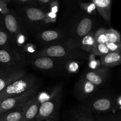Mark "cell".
Returning a JSON list of instances; mask_svg holds the SVG:
<instances>
[{
    "label": "cell",
    "instance_id": "obj_1",
    "mask_svg": "<svg viewBox=\"0 0 121 121\" xmlns=\"http://www.w3.org/2000/svg\"><path fill=\"white\" fill-rule=\"evenodd\" d=\"M91 54L82 49L79 41L70 38L59 44L47 46L34 53L33 57L48 56L67 60L82 61L89 59Z\"/></svg>",
    "mask_w": 121,
    "mask_h": 121
},
{
    "label": "cell",
    "instance_id": "obj_11",
    "mask_svg": "<svg viewBox=\"0 0 121 121\" xmlns=\"http://www.w3.org/2000/svg\"><path fill=\"white\" fill-rule=\"evenodd\" d=\"M39 40L47 46L59 44L69 39H66V34L58 30H47L40 33Z\"/></svg>",
    "mask_w": 121,
    "mask_h": 121
},
{
    "label": "cell",
    "instance_id": "obj_24",
    "mask_svg": "<svg viewBox=\"0 0 121 121\" xmlns=\"http://www.w3.org/2000/svg\"><path fill=\"white\" fill-rule=\"evenodd\" d=\"M108 43H119L121 41V34L113 28H109L106 31Z\"/></svg>",
    "mask_w": 121,
    "mask_h": 121
},
{
    "label": "cell",
    "instance_id": "obj_12",
    "mask_svg": "<svg viewBox=\"0 0 121 121\" xmlns=\"http://www.w3.org/2000/svg\"><path fill=\"white\" fill-rule=\"evenodd\" d=\"M3 16L4 26L5 28L15 39L20 34L24 33L22 24L16 14L9 11Z\"/></svg>",
    "mask_w": 121,
    "mask_h": 121
},
{
    "label": "cell",
    "instance_id": "obj_4",
    "mask_svg": "<svg viewBox=\"0 0 121 121\" xmlns=\"http://www.w3.org/2000/svg\"><path fill=\"white\" fill-rule=\"evenodd\" d=\"M61 99V87L59 86L52 92L49 99L41 104L36 121L56 119Z\"/></svg>",
    "mask_w": 121,
    "mask_h": 121
},
{
    "label": "cell",
    "instance_id": "obj_2",
    "mask_svg": "<svg viewBox=\"0 0 121 121\" xmlns=\"http://www.w3.org/2000/svg\"><path fill=\"white\" fill-rule=\"evenodd\" d=\"M37 84V77L27 73L12 82L0 92V101L25 93Z\"/></svg>",
    "mask_w": 121,
    "mask_h": 121
},
{
    "label": "cell",
    "instance_id": "obj_19",
    "mask_svg": "<svg viewBox=\"0 0 121 121\" xmlns=\"http://www.w3.org/2000/svg\"><path fill=\"white\" fill-rule=\"evenodd\" d=\"M70 121H96V117L94 113L87 107H85L76 112Z\"/></svg>",
    "mask_w": 121,
    "mask_h": 121
},
{
    "label": "cell",
    "instance_id": "obj_23",
    "mask_svg": "<svg viewBox=\"0 0 121 121\" xmlns=\"http://www.w3.org/2000/svg\"><path fill=\"white\" fill-rule=\"evenodd\" d=\"M107 30L104 28H100L94 33L95 39L97 44H106L108 43Z\"/></svg>",
    "mask_w": 121,
    "mask_h": 121
},
{
    "label": "cell",
    "instance_id": "obj_38",
    "mask_svg": "<svg viewBox=\"0 0 121 121\" xmlns=\"http://www.w3.org/2000/svg\"><path fill=\"white\" fill-rule=\"evenodd\" d=\"M2 24H1V22H0V31H1V30H4L3 27H2Z\"/></svg>",
    "mask_w": 121,
    "mask_h": 121
},
{
    "label": "cell",
    "instance_id": "obj_29",
    "mask_svg": "<svg viewBox=\"0 0 121 121\" xmlns=\"http://www.w3.org/2000/svg\"><path fill=\"white\" fill-rule=\"evenodd\" d=\"M95 56V55L92 53H91V55L89 56V66L91 69V70H95L99 68V66L101 65L100 60L99 61L98 60H96Z\"/></svg>",
    "mask_w": 121,
    "mask_h": 121
},
{
    "label": "cell",
    "instance_id": "obj_3",
    "mask_svg": "<svg viewBox=\"0 0 121 121\" xmlns=\"http://www.w3.org/2000/svg\"><path fill=\"white\" fill-rule=\"evenodd\" d=\"M72 13L75 20L73 24V37L72 39L79 41L83 37L92 33L95 25L94 18L85 13L80 7L79 9H73Z\"/></svg>",
    "mask_w": 121,
    "mask_h": 121
},
{
    "label": "cell",
    "instance_id": "obj_10",
    "mask_svg": "<svg viewBox=\"0 0 121 121\" xmlns=\"http://www.w3.org/2000/svg\"><path fill=\"white\" fill-rule=\"evenodd\" d=\"M97 87L82 76L75 85L74 93L76 97L80 100H85L94 95Z\"/></svg>",
    "mask_w": 121,
    "mask_h": 121
},
{
    "label": "cell",
    "instance_id": "obj_22",
    "mask_svg": "<svg viewBox=\"0 0 121 121\" xmlns=\"http://www.w3.org/2000/svg\"><path fill=\"white\" fill-rule=\"evenodd\" d=\"M77 2L82 10L86 14L91 15H96L99 14L95 5L92 2H83L81 0H77Z\"/></svg>",
    "mask_w": 121,
    "mask_h": 121
},
{
    "label": "cell",
    "instance_id": "obj_15",
    "mask_svg": "<svg viewBox=\"0 0 121 121\" xmlns=\"http://www.w3.org/2000/svg\"><path fill=\"white\" fill-rule=\"evenodd\" d=\"M96 7L97 11L105 21L109 23L111 17V8L113 0H91Z\"/></svg>",
    "mask_w": 121,
    "mask_h": 121
},
{
    "label": "cell",
    "instance_id": "obj_33",
    "mask_svg": "<svg viewBox=\"0 0 121 121\" xmlns=\"http://www.w3.org/2000/svg\"><path fill=\"white\" fill-rule=\"evenodd\" d=\"M17 3L23 4L24 5H30L33 7H39L35 0H13Z\"/></svg>",
    "mask_w": 121,
    "mask_h": 121
},
{
    "label": "cell",
    "instance_id": "obj_16",
    "mask_svg": "<svg viewBox=\"0 0 121 121\" xmlns=\"http://www.w3.org/2000/svg\"><path fill=\"white\" fill-rule=\"evenodd\" d=\"M41 102L35 96L31 100L27 103L22 121H36V118L39 112Z\"/></svg>",
    "mask_w": 121,
    "mask_h": 121
},
{
    "label": "cell",
    "instance_id": "obj_9",
    "mask_svg": "<svg viewBox=\"0 0 121 121\" xmlns=\"http://www.w3.org/2000/svg\"><path fill=\"white\" fill-rule=\"evenodd\" d=\"M87 108L93 113L103 114L111 112L115 107V101L112 97H100L91 100Z\"/></svg>",
    "mask_w": 121,
    "mask_h": 121
},
{
    "label": "cell",
    "instance_id": "obj_31",
    "mask_svg": "<svg viewBox=\"0 0 121 121\" xmlns=\"http://www.w3.org/2000/svg\"><path fill=\"white\" fill-rule=\"evenodd\" d=\"M39 7L43 8L45 11H48V7L53 0H35Z\"/></svg>",
    "mask_w": 121,
    "mask_h": 121
},
{
    "label": "cell",
    "instance_id": "obj_7",
    "mask_svg": "<svg viewBox=\"0 0 121 121\" xmlns=\"http://www.w3.org/2000/svg\"><path fill=\"white\" fill-rule=\"evenodd\" d=\"M24 57L17 47L0 48V65L2 67L25 66Z\"/></svg>",
    "mask_w": 121,
    "mask_h": 121
},
{
    "label": "cell",
    "instance_id": "obj_17",
    "mask_svg": "<svg viewBox=\"0 0 121 121\" xmlns=\"http://www.w3.org/2000/svg\"><path fill=\"white\" fill-rule=\"evenodd\" d=\"M27 103L23 106L12 109L0 115V121H22Z\"/></svg>",
    "mask_w": 121,
    "mask_h": 121
},
{
    "label": "cell",
    "instance_id": "obj_5",
    "mask_svg": "<svg viewBox=\"0 0 121 121\" xmlns=\"http://www.w3.org/2000/svg\"><path fill=\"white\" fill-rule=\"evenodd\" d=\"M40 88L39 83L25 93L1 101L0 104V115L14 109L23 106L37 95Z\"/></svg>",
    "mask_w": 121,
    "mask_h": 121
},
{
    "label": "cell",
    "instance_id": "obj_25",
    "mask_svg": "<svg viewBox=\"0 0 121 121\" xmlns=\"http://www.w3.org/2000/svg\"><path fill=\"white\" fill-rule=\"evenodd\" d=\"M110 53L106 44H96L92 53L98 56H103Z\"/></svg>",
    "mask_w": 121,
    "mask_h": 121
},
{
    "label": "cell",
    "instance_id": "obj_34",
    "mask_svg": "<svg viewBox=\"0 0 121 121\" xmlns=\"http://www.w3.org/2000/svg\"><path fill=\"white\" fill-rule=\"evenodd\" d=\"M26 39H27V37H26L24 33L20 34L15 37V41H16L17 44L19 46H22L23 44L26 42Z\"/></svg>",
    "mask_w": 121,
    "mask_h": 121
},
{
    "label": "cell",
    "instance_id": "obj_26",
    "mask_svg": "<svg viewBox=\"0 0 121 121\" xmlns=\"http://www.w3.org/2000/svg\"><path fill=\"white\" fill-rule=\"evenodd\" d=\"M96 121H121V112L97 117Z\"/></svg>",
    "mask_w": 121,
    "mask_h": 121
},
{
    "label": "cell",
    "instance_id": "obj_20",
    "mask_svg": "<svg viewBox=\"0 0 121 121\" xmlns=\"http://www.w3.org/2000/svg\"><path fill=\"white\" fill-rule=\"evenodd\" d=\"M79 43L82 49L87 53H92L97 44L95 39L94 33L92 32L83 37L79 41Z\"/></svg>",
    "mask_w": 121,
    "mask_h": 121
},
{
    "label": "cell",
    "instance_id": "obj_14",
    "mask_svg": "<svg viewBox=\"0 0 121 121\" xmlns=\"http://www.w3.org/2000/svg\"><path fill=\"white\" fill-rule=\"evenodd\" d=\"M108 68L104 66L95 70H91L85 73L83 76L96 86L102 85L106 80Z\"/></svg>",
    "mask_w": 121,
    "mask_h": 121
},
{
    "label": "cell",
    "instance_id": "obj_37",
    "mask_svg": "<svg viewBox=\"0 0 121 121\" xmlns=\"http://www.w3.org/2000/svg\"><path fill=\"white\" fill-rule=\"evenodd\" d=\"M0 1H3V2H5V3L8 4V3H10L11 1H13V0H0Z\"/></svg>",
    "mask_w": 121,
    "mask_h": 121
},
{
    "label": "cell",
    "instance_id": "obj_18",
    "mask_svg": "<svg viewBox=\"0 0 121 121\" xmlns=\"http://www.w3.org/2000/svg\"><path fill=\"white\" fill-rule=\"evenodd\" d=\"M100 64L107 68L115 67L121 65V53H112L100 57Z\"/></svg>",
    "mask_w": 121,
    "mask_h": 121
},
{
    "label": "cell",
    "instance_id": "obj_36",
    "mask_svg": "<svg viewBox=\"0 0 121 121\" xmlns=\"http://www.w3.org/2000/svg\"><path fill=\"white\" fill-rule=\"evenodd\" d=\"M24 50L26 52H28V53H35L36 47L34 45L32 44H27L26 46H24Z\"/></svg>",
    "mask_w": 121,
    "mask_h": 121
},
{
    "label": "cell",
    "instance_id": "obj_35",
    "mask_svg": "<svg viewBox=\"0 0 121 121\" xmlns=\"http://www.w3.org/2000/svg\"><path fill=\"white\" fill-rule=\"evenodd\" d=\"M9 11L10 10L7 7V4L3 1H0V14L4 15L7 14Z\"/></svg>",
    "mask_w": 121,
    "mask_h": 121
},
{
    "label": "cell",
    "instance_id": "obj_41",
    "mask_svg": "<svg viewBox=\"0 0 121 121\" xmlns=\"http://www.w3.org/2000/svg\"><path fill=\"white\" fill-rule=\"evenodd\" d=\"M1 101H0V104H1Z\"/></svg>",
    "mask_w": 121,
    "mask_h": 121
},
{
    "label": "cell",
    "instance_id": "obj_6",
    "mask_svg": "<svg viewBox=\"0 0 121 121\" xmlns=\"http://www.w3.org/2000/svg\"><path fill=\"white\" fill-rule=\"evenodd\" d=\"M69 60L56 59L48 56L33 57L30 61L32 66L43 71L66 72V64Z\"/></svg>",
    "mask_w": 121,
    "mask_h": 121
},
{
    "label": "cell",
    "instance_id": "obj_30",
    "mask_svg": "<svg viewBox=\"0 0 121 121\" xmlns=\"http://www.w3.org/2000/svg\"><path fill=\"white\" fill-rule=\"evenodd\" d=\"M57 21V14L53 13L50 11H47L46 14L45 23L49 24L50 22H56Z\"/></svg>",
    "mask_w": 121,
    "mask_h": 121
},
{
    "label": "cell",
    "instance_id": "obj_32",
    "mask_svg": "<svg viewBox=\"0 0 121 121\" xmlns=\"http://www.w3.org/2000/svg\"><path fill=\"white\" fill-rule=\"evenodd\" d=\"M59 7H60L59 0H53L48 7V11H50L55 14H57L59 11Z\"/></svg>",
    "mask_w": 121,
    "mask_h": 121
},
{
    "label": "cell",
    "instance_id": "obj_27",
    "mask_svg": "<svg viewBox=\"0 0 121 121\" xmlns=\"http://www.w3.org/2000/svg\"><path fill=\"white\" fill-rule=\"evenodd\" d=\"M79 69V61L76 60H69L66 64V72L69 74L75 73Z\"/></svg>",
    "mask_w": 121,
    "mask_h": 121
},
{
    "label": "cell",
    "instance_id": "obj_39",
    "mask_svg": "<svg viewBox=\"0 0 121 121\" xmlns=\"http://www.w3.org/2000/svg\"><path fill=\"white\" fill-rule=\"evenodd\" d=\"M43 121H54V120L53 119H47V120H45Z\"/></svg>",
    "mask_w": 121,
    "mask_h": 121
},
{
    "label": "cell",
    "instance_id": "obj_13",
    "mask_svg": "<svg viewBox=\"0 0 121 121\" xmlns=\"http://www.w3.org/2000/svg\"><path fill=\"white\" fill-rule=\"evenodd\" d=\"M21 11L28 21L33 23H45L46 11L38 7L24 5Z\"/></svg>",
    "mask_w": 121,
    "mask_h": 121
},
{
    "label": "cell",
    "instance_id": "obj_40",
    "mask_svg": "<svg viewBox=\"0 0 121 121\" xmlns=\"http://www.w3.org/2000/svg\"><path fill=\"white\" fill-rule=\"evenodd\" d=\"M118 104H119V105H121V100L119 99V100L118 101Z\"/></svg>",
    "mask_w": 121,
    "mask_h": 121
},
{
    "label": "cell",
    "instance_id": "obj_21",
    "mask_svg": "<svg viewBox=\"0 0 121 121\" xmlns=\"http://www.w3.org/2000/svg\"><path fill=\"white\" fill-rule=\"evenodd\" d=\"M15 39L10 33L4 30L0 31V48L16 47L15 46Z\"/></svg>",
    "mask_w": 121,
    "mask_h": 121
},
{
    "label": "cell",
    "instance_id": "obj_8",
    "mask_svg": "<svg viewBox=\"0 0 121 121\" xmlns=\"http://www.w3.org/2000/svg\"><path fill=\"white\" fill-rule=\"evenodd\" d=\"M27 74L24 66L2 67L0 69V92L12 82Z\"/></svg>",
    "mask_w": 121,
    "mask_h": 121
},
{
    "label": "cell",
    "instance_id": "obj_28",
    "mask_svg": "<svg viewBox=\"0 0 121 121\" xmlns=\"http://www.w3.org/2000/svg\"><path fill=\"white\" fill-rule=\"evenodd\" d=\"M106 46L110 52L121 53V41L119 43H107Z\"/></svg>",
    "mask_w": 121,
    "mask_h": 121
}]
</instances>
